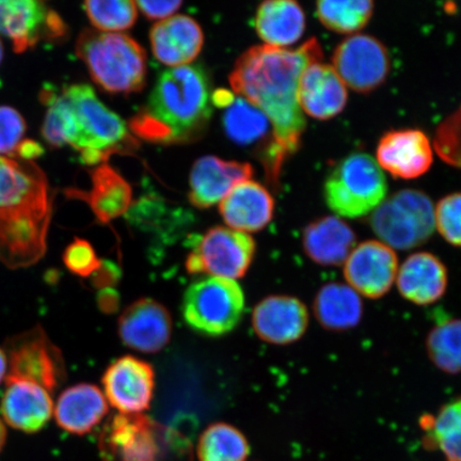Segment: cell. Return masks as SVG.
<instances>
[{
    "mask_svg": "<svg viewBox=\"0 0 461 461\" xmlns=\"http://www.w3.org/2000/svg\"><path fill=\"white\" fill-rule=\"evenodd\" d=\"M334 71L345 86L359 94H370L382 86L390 72L385 46L370 34L356 33L345 39L332 56Z\"/></svg>",
    "mask_w": 461,
    "mask_h": 461,
    "instance_id": "cell-11",
    "label": "cell"
},
{
    "mask_svg": "<svg viewBox=\"0 0 461 461\" xmlns=\"http://www.w3.org/2000/svg\"><path fill=\"white\" fill-rule=\"evenodd\" d=\"M212 117L210 83L198 66L159 75L149 100L130 121L132 132L158 144H181L204 134Z\"/></svg>",
    "mask_w": 461,
    "mask_h": 461,
    "instance_id": "cell-3",
    "label": "cell"
},
{
    "mask_svg": "<svg viewBox=\"0 0 461 461\" xmlns=\"http://www.w3.org/2000/svg\"><path fill=\"white\" fill-rule=\"evenodd\" d=\"M370 226L392 249H414L428 243L435 232L434 203L420 190H400L374 211Z\"/></svg>",
    "mask_w": 461,
    "mask_h": 461,
    "instance_id": "cell-6",
    "label": "cell"
},
{
    "mask_svg": "<svg viewBox=\"0 0 461 461\" xmlns=\"http://www.w3.org/2000/svg\"><path fill=\"white\" fill-rule=\"evenodd\" d=\"M428 447L439 449L447 461H461V397L443 405L439 411L420 418Z\"/></svg>",
    "mask_w": 461,
    "mask_h": 461,
    "instance_id": "cell-30",
    "label": "cell"
},
{
    "mask_svg": "<svg viewBox=\"0 0 461 461\" xmlns=\"http://www.w3.org/2000/svg\"><path fill=\"white\" fill-rule=\"evenodd\" d=\"M229 91L226 90H219L216 92L214 95H212V103L218 106L229 107L230 104L235 100Z\"/></svg>",
    "mask_w": 461,
    "mask_h": 461,
    "instance_id": "cell-42",
    "label": "cell"
},
{
    "mask_svg": "<svg viewBox=\"0 0 461 461\" xmlns=\"http://www.w3.org/2000/svg\"><path fill=\"white\" fill-rule=\"evenodd\" d=\"M84 7L92 25L103 32L128 31L137 20V5L131 0H91Z\"/></svg>",
    "mask_w": 461,
    "mask_h": 461,
    "instance_id": "cell-35",
    "label": "cell"
},
{
    "mask_svg": "<svg viewBox=\"0 0 461 461\" xmlns=\"http://www.w3.org/2000/svg\"><path fill=\"white\" fill-rule=\"evenodd\" d=\"M197 454L199 461H246L250 446L243 432L233 425L218 422L202 432Z\"/></svg>",
    "mask_w": 461,
    "mask_h": 461,
    "instance_id": "cell-31",
    "label": "cell"
},
{
    "mask_svg": "<svg viewBox=\"0 0 461 461\" xmlns=\"http://www.w3.org/2000/svg\"><path fill=\"white\" fill-rule=\"evenodd\" d=\"M245 296L238 282L207 276L187 288L182 314L192 330L206 337H222L243 319Z\"/></svg>",
    "mask_w": 461,
    "mask_h": 461,
    "instance_id": "cell-7",
    "label": "cell"
},
{
    "mask_svg": "<svg viewBox=\"0 0 461 461\" xmlns=\"http://www.w3.org/2000/svg\"><path fill=\"white\" fill-rule=\"evenodd\" d=\"M104 461H159L154 424L142 414H119L104 429L100 441Z\"/></svg>",
    "mask_w": 461,
    "mask_h": 461,
    "instance_id": "cell-15",
    "label": "cell"
},
{
    "mask_svg": "<svg viewBox=\"0 0 461 461\" xmlns=\"http://www.w3.org/2000/svg\"><path fill=\"white\" fill-rule=\"evenodd\" d=\"M356 243L354 230L338 216L316 219L303 235L305 256L322 267H343Z\"/></svg>",
    "mask_w": 461,
    "mask_h": 461,
    "instance_id": "cell-25",
    "label": "cell"
},
{
    "mask_svg": "<svg viewBox=\"0 0 461 461\" xmlns=\"http://www.w3.org/2000/svg\"><path fill=\"white\" fill-rule=\"evenodd\" d=\"M376 155L380 168L402 180L425 175L434 161L429 137L420 130L388 131L379 140Z\"/></svg>",
    "mask_w": 461,
    "mask_h": 461,
    "instance_id": "cell-18",
    "label": "cell"
},
{
    "mask_svg": "<svg viewBox=\"0 0 461 461\" xmlns=\"http://www.w3.org/2000/svg\"><path fill=\"white\" fill-rule=\"evenodd\" d=\"M5 440H7V429H5L3 420H0V452L3 451Z\"/></svg>",
    "mask_w": 461,
    "mask_h": 461,
    "instance_id": "cell-44",
    "label": "cell"
},
{
    "mask_svg": "<svg viewBox=\"0 0 461 461\" xmlns=\"http://www.w3.org/2000/svg\"><path fill=\"white\" fill-rule=\"evenodd\" d=\"M153 54L171 68L189 66L201 53L204 34L197 22L187 15H175L157 23L149 32Z\"/></svg>",
    "mask_w": 461,
    "mask_h": 461,
    "instance_id": "cell-22",
    "label": "cell"
},
{
    "mask_svg": "<svg viewBox=\"0 0 461 461\" xmlns=\"http://www.w3.org/2000/svg\"><path fill=\"white\" fill-rule=\"evenodd\" d=\"M59 428L72 435L88 434L108 413V402L100 388L79 384L63 391L54 408Z\"/></svg>",
    "mask_w": 461,
    "mask_h": 461,
    "instance_id": "cell-26",
    "label": "cell"
},
{
    "mask_svg": "<svg viewBox=\"0 0 461 461\" xmlns=\"http://www.w3.org/2000/svg\"><path fill=\"white\" fill-rule=\"evenodd\" d=\"M9 373L5 380H26L54 393L65 379V363L59 348L41 326L10 338L5 343Z\"/></svg>",
    "mask_w": 461,
    "mask_h": 461,
    "instance_id": "cell-10",
    "label": "cell"
},
{
    "mask_svg": "<svg viewBox=\"0 0 461 461\" xmlns=\"http://www.w3.org/2000/svg\"><path fill=\"white\" fill-rule=\"evenodd\" d=\"M222 124L230 140L246 146L267 135L269 121L259 109L239 96L227 107Z\"/></svg>",
    "mask_w": 461,
    "mask_h": 461,
    "instance_id": "cell-34",
    "label": "cell"
},
{
    "mask_svg": "<svg viewBox=\"0 0 461 461\" xmlns=\"http://www.w3.org/2000/svg\"><path fill=\"white\" fill-rule=\"evenodd\" d=\"M121 341L144 354L158 353L170 342L169 311L154 299L141 298L129 305L118 321Z\"/></svg>",
    "mask_w": 461,
    "mask_h": 461,
    "instance_id": "cell-16",
    "label": "cell"
},
{
    "mask_svg": "<svg viewBox=\"0 0 461 461\" xmlns=\"http://www.w3.org/2000/svg\"><path fill=\"white\" fill-rule=\"evenodd\" d=\"M395 285L405 301L422 307L434 304L446 295L447 268L430 252L412 253L400 265Z\"/></svg>",
    "mask_w": 461,
    "mask_h": 461,
    "instance_id": "cell-20",
    "label": "cell"
},
{
    "mask_svg": "<svg viewBox=\"0 0 461 461\" xmlns=\"http://www.w3.org/2000/svg\"><path fill=\"white\" fill-rule=\"evenodd\" d=\"M8 371V358L7 355H5V351L0 348V384L3 383V380L7 376Z\"/></svg>",
    "mask_w": 461,
    "mask_h": 461,
    "instance_id": "cell-43",
    "label": "cell"
},
{
    "mask_svg": "<svg viewBox=\"0 0 461 461\" xmlns=\"http://www.w3.org/2000/svg\"><path fill=\"white\" fill-rule=\"evenodd\" d=\"M310 313L301 299L273 295L259 302L252 312V327L262 341L274 345L298 342L307 332Z\"/></svg>",
    "mask_w": 461,
    "mask_h": 461,
    "instance_id": "cell-17",
    "label": "cell"
},
{
    "mask_svg": "<svg viewBox=\"0 0 461 461\" xmlns=\"http://www.w3.org/2000/svg\"><path fill=\"white\" fill-rule=\"evenodd\" d=\"M256 255L252 236L226 227L212 228L189 253V274H207L230 280L243 278Z\"/></svg>",
    "mask_w": 461,
    "mask_h": 461,
    "instance_id": "cell-9",
    "label": "cell"
},
{
    "mask_svg": "<svg viewBox=\"0 0 461 461\" xmlns=\"http://www.w3.org/2000/svg\"><path fill=\"white\" fill-rule=\"evenodd\" d=\"M426 353L438 370L461 374V319H446L431 328L426 338Z\"/></svg>",
    "mask_w": 461,
    "mask_h": 461,
    "instance_id": "cell-32",
    "label": "cell"
},
{
    "mask_svg": "<svg viewBox=\"0 0 461 461\" xmlns=\"http://www.w3.org/2000/svg\"><path fill=\"white\" fill-rule=\"evenodd\" d=\"M51 210L53 202L0 210V262L19 269L44 257Z\"/></svg>",
    "mask_w": 461,
    "mask_h": 461,
    "instance_id": "cell-8",
    "label": "cell"
},
{
    "mask_svg": "<svg viewBox=\"0 0 461 461\" xmlns=\"http://www.w3.org/2000/svg\"><path fill=\"white\" fill-rule=\"evenodd\" d=\"M0 158H2V157H0Z\"/></svg>",
    "mask_w": 461,
    "mask_h": 461,
    "instance_id": "cell-46",
    "label": "cell"
},
{
    "mask_svg": "<svg viewBox=\"0 0 461 461\" xmlns=\"http://www.w3.org/2000/svg\"><path fill=\"white\" fill-rule=\"evenodd\" d=\"M63 263L70 272L82 278L94 276L100 269L102 261L95 248L85 240L77 239L63 252Z\"/></svg>",
    "mask_w": 461,
    "mask_h": 461,
    "instance_id": "cell-38",
    "label": "cell"
},
{
    "mask_svg": "<svg viewBox=\"0 0 461 461\" xmlns=\"http://www.w3.org/2000/svg\"><path fill=\"white\" fill-rule=\"evenodd\" d=\"M90 192L68 190V197L84 200L103 223L125 214L131 203V188L119 173L106 163L91 172Z\"/></svg>",
    "mask_w": 461,
    "mask_h": 461,
    "instance_id": "cell-27",
    "label": "cell"
},
{
    "mask_svg": "<svg viewBox=\"0 0 461 461\" xmlns=\"http://www.w3.org/2000/svg\"><path fill=\"white\" fill-rule=\"evenodd\" d=\"M135 3L137 8H140L141 13L149 17V19L161 21L169 19L182 5V2H177V0H169V2H147V0H140V2Z\"/></svg>",
    "mask_w": 461,
    "mask_h": 461,
    "instance_id": "cell-40",
    "label": "cell"
},
{
    "mask_svg": "<svg viewBox=\"0 0 461 461\" xmlns=\"http://www.w3.org/2000/svg\"><path fill=\"white\" fill-rule=\"evenodd\" d=\"M250 164L203 157L195 161L189 177V201L198 209H209L232 192L240 183L249 181Z\"/></svg>",
    "mask_w": 461,
    "mask_h": 461,
    "instance_id": "cell-19",
    "label": "cell"
},
{
    "mask_svg": "<svg viewBox=\"0 0 461 461\" xmlns=\"http://www.w3.org/2000/svg\"><path fill=\"white\" fill-rule=\"evenodd\" d=\"M374 13L371 0H349V2H317L316 16L330 31L351 34L367 25Z\"/></svg>",
    "mask_w": 461,
    "mask_h": 461,
    "instance_id": "cell-33",
    "label": "cell"
},
{
    "mask_svg": "<svg viewBox=\"0 0 461 461\" xmlns=\"http://www.w3.org/2000/svg\"><path fill=\"white\" fill-rule=\"evenodd\" d=\"M255 26L265 45L285 49L303 37L305 14L294 0H269L259 5Z\"/></svg>",
    "mask_w": 461,
    "mask_h": 461,
    "instance_id": "cell-29",
    "label": "cell"
},
{
    "mask_svg": "<svg viewBox=\"0 0 461 461\" xmlns=\"http://www.w3.org/2000/svg\"><path fill=\"white\" fill-rule=\"evenodd\" d=\"M435 226L448 244L461 248V193L448 194L438 202Z\"/></svg>",
    "mask_w": 461,
    "mask_h": 461,
    "instance_id": "cell-37",
    "label": "cell"
},
{
    "mask_svg": "<svg viewBox=\"0 0 461 461\" xmlns=\"http://www.w3.org/2000/svg\"><path fill=\"white\" fill-rule=\"evenodd\" d=\"M102 383L107 402L121 414H140L151 405L155 374L146 361L121 357L104 373Z\"/></svg>",
    "mask_w": 461,
    "mask_h": 461,
    "instance_id": "cell-14",
    "label": "cell"
},
{
    "mask_svg": "<svg viewBox=\"0 0 461 461\" xmlns=\"http://www.w3.org/2000/svg\"><path fill=\"white\" fill-rule=\"evenodd\" d=\"M5 391L0 412L11 428L33 434L41 430L54 412L50 393L26 380H5Z\"/></svg>",
    "mask_w": 461,
    "mask_h": 461,
    "instance_id": "cell-23",
    "label": "cell"
},
{
    "mask_svg": "<svg viewBox=\"0 0 461 461\" xmlns=\"http://www.w3.org/2000/svg\"><path fill=\"white\" fill-rule=\"evenodd\" d=\"M399 267V258L391 247L380 240L362 241L343 265L345 284L361 297L380 299L395 285Z\"/></svg>",
    "mask_w": 461,
    "mask_h": 461,
    "instance_id": "cell-12",
    "label": "cell"
},
{
    "mask_svg": "<svg viewBox=\"0 0 461 461\" xmlns=\"http://www.w3.org/2000/svg\"><path fill=\"white\" fill-rule=\"evenodd\" d=\"M313 313L319 324L330 332H345L358 326L365 313L362 297L341 282L322 285L313 302Z\"/></svg>",
    "mask_w": 461,
    "mask_h": 461,
    "instance_id": "cell-28",
    "label": "cell"
},
{
    "mask_svg": "<svg viewBox=\"0 0 461 461\" xmlns=\"http://www.w3.org/2000/svg\"><path fill=\"white\" fill-rule=\"evenodd\" d=\"M219 212L228 228L246 234L259 232L273 221L275 201L261 184L249 180L232 189Z\"/></svg>",
    "mask_w": 461,
    "mask_h": 461,
    "instance_id": "cell-24",
    "label": "cell"
},
{
    "mask_svg": "<svg viewBox=\"0 0 461 461\" xmlns=\"http://www.w3.org/2000/svg\"><path fill=\"white\" fill-rule=\"evenodd\" d=\"M43 152L44 149L41 144L31 140H23L20 146L17 147L15 155L22 160L32 161L41 157Z\"/></svg>",
    "mask_w": 461,
    "mask_h": 461,
    "instance_id": "cell-41",
    "label": "cell"
},
{
    "mask_svg": "<svg viewBox=\"0 0 461 461\" xmlns=\"http://www.w3.org/2000/svg\"><path fill=\"white\" fill-rule=\"evenodd\" d=\"M3 55H4L3 44H2V42H0V63H2Z\"/></svg>",
    "mask_w": 461,
    "mask_h": 461,
    "instance_id": "cell-45",
    "label": "cell"
},
{
    "mask_svg": "<svg viewBox=\"0 0 461 461\" xmlns=\"http://www.w3.org/2000/svg\"><path fill=\"white\" fill-rule=\"evenodd\" d=\"M61 17L37 0H0V33L14 43L16 53H24L43 39L65 36Z\"/></svg>",
    "mask_w": 461,
    "mask_h": 461,
    "instance_id": "cell-13",
    "label": "cell"
},
{
    "mask_svg": "<svg viewBox=\"0 0 461 461\" xmlns=\"http://www.w3.org/2000/svg\"><path fill=\"white\" fill-rule=\"evenodd\" d=\"M387 178L371 155L354 153L345 158L328 176L325 201L339 217L360 218L370 214L385 200Z\"/></svg>",
    "mask_w": 461,
    "mask_h": 461,
    "instance_id": "cell-5",
    "label": "cell"
},
{
    "mask_svg": "<svg viewBox=\"0 0 461 461\" xmlns=\"http://www.w3.org/2000/svg\"><path fill=\"white\" fill-rule=\"evenodd\" d=\"M348 95L334 68L313 62L304 68L298 85V103L311 118L326 121L344 111Z\"/></svg>",
    "mask_w": 461,
    "mask_h": 461,
    "instance_id": "cell-21",
    "label": "cell"
},
{
    "mask_svg": "<svg viewBox=\"0 0 461 461\" xmlns=\"http://www.w3.org/2000/svg\"><path fill=\"white\" fill-rule=\"evenodd\" d=\"M77 54L94 82L108 94H134L146 84V50L126 34L85 29L77 39Z\"/></svg>",
    "mask_w": 461,
    "mask_h": 461,
    "instance_id": "cell-4",
    "label": "cell"
},
{
    "mask_svg": "<svg viewBox=\"0 0 461 461\" xmlns=\"http://www.w3.org/2000/svg\"><path fill=\"white\" fill-rule=\"evenodd\" d=\"M48 106L42 128L53 147L71 146L86 165L106 163L109 155L136 146L124 121L108 109L88 85L66 86L58 95L46 86L41 94Z\"/></svg>",
    "mask_w": 461,
    "mask_h": 461,
    "instance_id": "cell-2",
    "label": "cell"
},
{
    "mask_svg": "<svg viewBox=\"0 0 461 461\" xmlns=\"http://www.w3.org/2000/svg\"><path fill=\"white\" fill-rule=\"evenodd\" d=\"M26 123L14 108L0 106V155L14 157L17 147L24 140Z\"/></svg>",
    "mask_w": 461,
    "mask_h": 461,
    "instance_id": "cell-39",
    "label": "cell"
},
{
    "mask_svg": "<svg viewBox=\"0 0 461 461\" xmlns=\"http://www.w3.org/2000/svg\"><path fill=\"white\" fill-rule=\"evenodd\" d=\"M434 146L445 163L461 169V106L438 126Z\"/></svg>",
    "mask_w": 461,
    "mask_h": 461,
    "instance_id": "cell-36",
    "label": "cell"
},
{
    "mask_svg": "<svg viewBox=\"0 0 461 461\" xmlns=\"http://www.w3.org/2000/svg\"><path fill=\"white\" fill-rule=\"evenodd\" d=\"M322 60L319 40L297 50L253 46L236 61L230 84L235 94L261 111L274 128L267 153L269 180L279 181L282 165L302 146L305 119L298 103V85L305 68Z\"/></svg>",
    "mask_w": 461,
    "mask_h": 461,
    "instance_id": "cell-1",
    "label": "cell"
}]
</instances>
